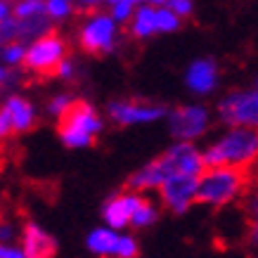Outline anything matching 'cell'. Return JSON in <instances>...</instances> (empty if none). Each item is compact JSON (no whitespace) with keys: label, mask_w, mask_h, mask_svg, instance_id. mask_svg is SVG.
<instances>
[{"label":"cell","mask_w":258,"mask_h":258,"mask_svg":"<svg viewBox=\"0 0 258 258\" xmlns=\"http://www.w3.org/2000/svg\"><path fill=\"white\" fill-rule=\"evenodd\" d=\"M204 166H235L249 171L258 164V131L225 125V131L202 149Z\"/></svg>","instance_id":"cell-1"},{"label":"cell","mask_w":258,"mask_h":258,"mask_svg":"<svg viewBox=\"0 0 258 258\" xmlns=\"http://www.w3.org/2000/svg\"><path fill=\"white\" fill-rule=\"evenodd\" d=\"M251 180L244 168L235 166H206L197 175V202L211 209H225L239 202Z\"/></svg>","instance_id":"cell-2"},{"label":"cell","mask_w":258,"mask_h":258,"mask_svg":"<svg viewBox=\"0 0 258 258\" xmlns=\"http://www.w3.org/2000/svg\"><path fill=\"white\" fill-rule=\"evenodd\" d=\"M102 128H104V121H102L100 111L95 109L90 102L76 100L59 116L57 135H59V142L67 149H86L95 145Z\"/></svg>","instance_id":"cell-3"},{"label":"cell","mask_w":258,"mask_h":258,"mask_svg":"<svg viewBox=\"0 0 258 258\" xmlns=\"http://www.w3.org/2000/svg\"><path fill=\"white\" fill-rule=\"evenodd\" d=\"M69 52L67 47V40L59 36V33H40L26 45L24 50V67L31 71V74H38V76H50L55 74V69L59 67L64 57Z\"/></svg>","instance_id":"cell-4"},{"label":"cell","mask_w":258,"mask_h":258,"mask_svg":"<svg viewBox=\"0 0 258 258\" xmlns=\"http://www.w3.org/2000/svg\"><path fill=\"white\" fill-rule=\"evenodd\" d=\"M118 43V24L109 12H90L79 29V45L88 55H111Z\"/></svg>","instance_id":"cell-5"},{"label":"cell","mask_w":258,"mask_h":258,"mask_svg":"<svg viewBox=\"0 0 258 258\" xmlns=\"http://www.w3.org/2000/svg\"><path fill=\"white\" fill-rule=\"evenodd\" d=\"M216 114L225 125H244L258 131V86L237 88L220 97Z\"/></svg>","instance_id":"cell-6"},{"label":"cell","mask_w":258,"mask_h":258,"mask_svg":"<svg viewBox=\"0 0 258 258\" xmlns=\"http://www.w3.org/2000/svg\"><path fill=\"white\" fill-rule=\"evenodd\" d=\"M166 123L168 131L175 140L195 142L209 133L211 128V109L199 102H189V104H180L175 109L166 114Z\"/></svg>","instance_id":"cell-7"},{"label":"cell","mask_w":258,"mask_h":258,"mask_svg":"<svg viewBox=\"0 0 258 258\" xmlns=\"http://www.w3.org/2000/svg\"><path fill=\"white\" fill-rule=\"evenodd\" d=\"M107 114L118 125H145L157 123L166 118L168 109L159 102H140V100H114L107 107Z\"/></svg>","instance_id":"cell-8"},{"label":"cell","mask_w":258,"mask_h":258,"mask_svg":"<svg viewBox=\"0 0 258 258\" xmlns=\"http://www.w3.org/2000/svg\"><path fill=\"white\" fill-rule=\"evenodd\" d=\"M157 189L161 206L175 216L187 213L192 204H197V175H189V173H175L171 178H166Z\"/></svg>","instance_id":"cell-9"},{"label":"cell","mask_w":258,"mask_h":258,"mask_svg":"<svg viewBox=\"0 0 258 258\" xmlns=\"http://www.w3.org/2000/svg\"><path fill=\"white\" fill-rule=\"evenodd\" d=\"M178 166H175V159H173L171 149H166L161 157L152 159L145 166H140L138 171L131 175L128 180V189H135V192H147V189H157L166 178L175 175Z\"/></svg>","instance_id":"cell-10"},{"label":"cell","mask_w":258,"mask_h":258,"mask_svg":"<svg viewBox=\"0 0 258 258\" xmlns=\"http://www.w3.org/2000/svg\"><path fill=\"white\" fill-rule=\"evenodd\" d=\"M220 83V67L213 57H197L185 69V88L197 97L213 95Z\"/></svg>","instance_id":"cell-11"},{"label":"cell","mask_w":258,"mask_h":258,"mask_svg":"<svg viewBox=\"0 0 258 258\" xmlns=\"http://www.w3.org/2000/svg\"><path fill=\"white\" fill-rule=\"evenodd\" d=\"M142 199H145L142 192H135V189H123V192L109 197L104 202V206H102V220H104V225L114 227V230L131 227L133 213L140 206Z\"/></svg>","instance_id":"cell-12"},{"label":"cell","mask_w":258,"mask_h":258,"mask_svg":"<svg viewBox=\"0 0 258 258\" xmlns=\"http://www.w3.org/2000/svg\"><path fill=\"white\" fill-rule=\"evenodd\" d=\"M22 249L26 251V256L29 258H55L57 253V242L55 237L47 232L43 225L38 223H24L22 227Z\"/></svg>","instance_id":"cell-13"},{"label":"cell","mask_w":258,"mask_h":258,"mask_svg":"<svg viewBox=\"0 0 258 258\" xmlns=\"http://www.w3.org/2000/svg\"><path fill=\"white\" fill-rule=\"evenodd\" d=\"M3 107H5L10 121H12V131H15V133H19V135L29 133L33 125H36V107H33L26 97H22V95H10V97H5Z\"/></svg>","instance_id":"cell-14"},{"label":"cell","mask_w":258,"mask_h":258,"mask_svg":"<svg viewBox=\"0 0 258 258\" xmlns=\"http://www.w3.org/2000/svg\"><path fill=\"white\" fill-rule=\"evenodd\" d=\"M118 237H121V230H114L109 225L95 227L86 237V249L95 258H116Z\"/></svg>","instance_id":"cell-15"},{"label":"cell","mask_w":258,"mask_h":258,"mask_svg":"<svg viewBox=\"0 0 258 258\" xmlns=\"http://www.w3.org/2000/svg\"><path fill=\"white\" fill-rule=\"evenodd\" d=\"M159 5H138L131 17V36L138 40H147L152 36H159Z\"/></svg>","instance_id":"cell-16"},{"label":"cell","mask_w":258,"mask_h":258,"mask_svg":"<svg viewBox=\"0 0 258 258\" xmlns=\"http://www.w3.org/2000/svg\"><path fill=\"white\" fill-rule=\"evenodd\" d=\"M244 202V213H246V220H249V242L253 246H258V182L249 185V189L244 192L242 197Z\"/></svg>","instance_id":"cell-17"},{"label":"cell","mask_w":258,"mask_h":258,"mask_svg":"<svg viewBox=\"0 0 258 258\" xmlns=\"http://www.w3.org/2000/svg\"><path fill=\"white\" fill-rule=\"evenodd\" d=\"M159 220V206L149 199H142L140 206L135 209L133 220H131V227H138V230H145V227H152Z\"/></svg>","instance_id":"cell-18"},{"label":"cell","mask_w":258,"mask_h":258,"mask_svg":"<svg viewBox=\"0 0 258 258\" xmlns=\"http://www.w3.org/2000/svg\"><path fill=\"white\" fill-rule=\"evenodd\" d=\"M74 0H43L45 8V17L50 22H64L74 15Z\"/></svg>","instance_id":"cell-19"},{"label":"cell","mask_w":258,"mask_h":258,"mask_svg":"<svg viewBox=\"0 0 258 258\" xmlns=\"http://www.w3.org/2000/svg\"><path fill=\"white\" fill-rule=\"evenodd\" d=\"M24 50L26 45H22V40H8L0 45V62L5 67H17L24 62Z\"/></svg>","instance_id":"cell-20"},{"label":"cell","mask_w":258,"mask_h":258,"mask_svg":"<svg viewBox=\"0 0 258 258\" xmlns=\"http://www.w3.org/2000/svg\"><path fill=\"white\" fill-rule=\"evenodd\" d=\"M40 15H45V8L40 0H19L17 5H12V17L17 19H33Z\"/></svg>","instance_id":"cell-21"},{"label":"cell","mask_w":258,"mask_h":258,"mask_svg":"<svg viewBox=\"0 0 258 258\" xmlns=\"http://www.w3.org/2000/svg\"><path fill=\"white\" fill-rule=\"evenodd\" d=\"M135 8H138L135 0H114L109 5V15L116 24H128L135 12Z\"/></svg>","instance_id":"cell-22"},{"label":"cell","mask_w":258,"mask_h":258,"mask_svg":"<svg viewBox=\"0 0 258 258\" xmlns=\"http://www.w3.org/2000/svg\"><path fill=\"white\" fill-rule=\"evenodd\" d=\"M157 15H159V33H175L180 29V24H182V19L178 15H173L166 5H159Z\"/></svg>","instance_id":"cell-23"},{"label":"cell","mask_w":258,"mask_h":258,"mask_svg":"<svg viewBox=\"0 0 258 258\" xmlns=\"http://www.w3.org/2000/svg\"><path fill=\"white\" fill-rule=\"evenodd\" d=\"M74 102H76V97L69 95V93L55 95V97H50V100H47V114H50V116H55V118H59L64 111L74 104Z\"/></svg>","instance_id":"cell-24"},{"label":"cell","mask_w":258,"mask_h":258,"mask_svg":"<svg viewBox=\"0 0 258 258\" xmlns=\"http://www.w3.org/2000/svg\"><path fill=\"white\" fill-rule=\"evenodd\" d=\"M138 253H140V244H138V239H135L133 235L121 232V237H118V246H116V258H138Z\"/></svg>","instance_id":"cell-25"},{"label":"cell","mask_w":258,"mask_h":258,"mask_svg":"<svg viewBox=\"0 0 258 258\" xmlns=\"http://www.w3.org/2000/svg\"><path fill=\"white\" fill-rule=\"evenodd\" d=\"M166 8L171 10L173 15H178L180 19H185L195 12V3L192 0H166Z\"/></svg>","instance_id":"cell-26"},{"label":"cell","mask_w":258,"mask_h":258,"mask_svg":"<svg viewBox=\"0 0 258 258\" xmlns=\"http://www.w3.org/2000/svg\"><path fill=\"white\" fill-rule=\"evenodd\" d=\"M0 258H29V256L22 249V244L5 242V244H0Z\"/></svg>","instance_id":"cell-27"},{"label":"cell","mask_w":258,"mask_h":258,"mask_svg":"<svg viewBox=\"0 0 258 258\" xmlns=\"http://www.w3.org/2000/svg\"><path fill=\"white\" fill-rule=\"evenodd\" d=\"M17 239V225L8 218H0V244L15 242Z\"/></svg>","instance_id":"cell-28"},{"label":"cell","mask_w":258,"mask_h":258,"mask_svg":"<svg viewBox=\"0 0 258 258\" xmlns=\"http://www.w3.org/2000/svg\"><path fill=\"white\" fill-rule=\"evenodd\" d=\"M55 74H57V79H62V81L74 79V74H76V64L71 62L69 57H64L62 62H59V67L55 69Z\"/></svg>","instance_id":"cell-29"},{"label":"cell","mask_w":258,"mask_h":258,"mask_svg":"<svg viewBox=\"0 0 258 258\" xmlns=\"http://www.w3.org/2000/svg\"><path fill=\"white\" fill-rule=\"evenodd\" d=\"M12 133H15V131H12V121H10V116H8V111H5V107L0 104V142L8 140Z\"/></svg>","instance_id":"cell-30"},{"label":"cell","mask_w":258,"mask_h":258,"mask_svg":"<svg viewBox=\"0 0 258 258\" xmlns=\"http://www.w3.org/2000/svg\"><path fill=\"white\" fill-rule=\"evenodd\" d=\"M12 17V3L10 0H0V22H5Z\"/></svg>","instance_id":"cell-31"},{"label":"cell","mask_w":258,"mask_h":258,"mask_svg":"<svg viewBox=\"0 0 258 258\" xmlns=\"http://www.w3.org/2000/svg\"><path fill=\"white\" fill-rule=\"evenodd\" d=\"M79 8H83V10H97L102 5V3H107V0H74Z\"/></svg>","instance_id":"cell-32"},{"label":"cell","mask_w":258,"mask_h":258,"mask_svg":"<svg viewBox=\"0 0 258 258\" xmlns=\"http://www.w3.org/2000/svg\"><path fill=\"white\" fill-rule=\"evenodd\" d=\"M135 5H166V0H135Z\"/></svg>","instance_id":"cell-33"},{"label":"cell","mask_w":258,"mask_h":258,"mask_svg":"<svg viewBox=\"0 0 258 258\" xmlns=\"http://www.w3.org/2000/svg\"><path fill=\"white\" fill-rule=\"evenodd\" d=\"M5 79H8V67H5V64L0 62V86L5 83Z\"/></svg>","instance_id":"cell-34"},{"label":"cell","mask_w":258,"mask_h":258,"mask_svg":"<svg viewBox=\"0 0 258 258\" xmlns=\"http://www.w3.org/2000/svg\"><path fill=\"white\" fill-rule=\"evenodd\" d=\"M256 86H258V79H256Z\"/></svg>","instance_id":"cell-35"},{"label":"cell","mask_w":258,"mask_h":258,"mask_svg":"<svg viewBox=\"0 0 258 258\" xmlns=\"http://www.w3.org/2000/svg\"><path fill=\"white\" fill-rule=\"evenodd\" d=\"M40 3H43V0H40Z\"/></svg>","instance_id":"cell-36"},{"label":"cell","mask_w":258,"mask_h":258,"mask_svg":"<svg viewBox=\"0 0 258 258\" xmlns=\"http://www.w3.org/2000/svg\"><path fill=\"white\" fill-rule=\"evenodd\" d=\"M256 166H258V164H256Z\"/></svg>","instance_id":"cell-37"}]
</instances>
